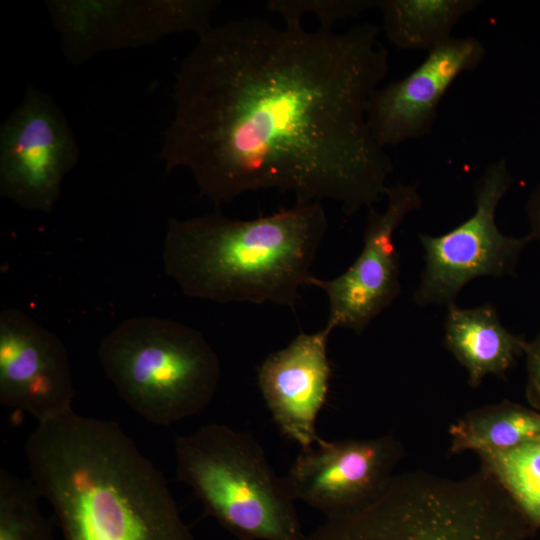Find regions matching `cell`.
I'll return each instance as SVG.
<instances>
[{"label": "cell", "mask_w": 540, "mask_h": 540, "mask_svg": "<svg viewBox=\"0 0 540 540\" xmlns=\"http://www.w3.org/2000/svg\"><path fill=\"white\" fill-rule=\"evenodd\" d=\"M371 23L346 32L261 18L212 26L182 59L159 158L217 206L249 191L329 199L347 216L386 196L394 170L367 124L388 73Z\"/></svg>", "instance_id": "1"}, {"label": "cell", "mask_w": 540, "mask_h": 540, "mask_svg": "<svg viewBox=\"0 0 540 540\" xmlns=\"http://www.w3.org/2000/svg\"><path fill=\"white\" fill-rule=\"evenodd\" d=\"M328 220L321 201L250 220L219 210L168 221L163 245L166 274L184 295L218 303L271 302L294 309Z\"/></svg>", "instance_id": "2"}, {"label": "cell", "mask_w": 540, "mask_h": 540, "mask_svg": "<svg viewBox=\"0 0 540 540\" xmlns=\"http://www.w3.org/2000/svg\"><path fill=\"white\" fill-rule=\"evenodd\" d=\"M530 524L485 468L463 478L394 474L371 501L304 540H528Z\"/></svg>", "instance_id": "3"}, {"label": "cell", "mask_w": 540, "mask_h": 540, "mask_svg": "<svg viewBox=\"0 0 540 540\" xmlns=\"http://www.w3.org/2000/svg\"><path fill=\"white\" fill-rule=\"evenodd\" d=\"M98 357L120 397L154 425L202 411L221 378L218 355L201 332L158 316L121 322L102 338Z\"/></svg>", "instance_id": "4"}, {"label": "cell", "mask_w": 540, "mask_h": 540, "mask_svg": "<svg viewBox=\"0 0 540 540\" xmlns=\"http://www.w3.org/2000/svg\"><path fill=\"white\" fill-rule=\"evenodd\" d=\"M176 473L237 540H304L295 498L257 440L210 423L174 443Z\"/></svg>", "instance_id": "5"}, {"label": "cell", "mask_w": 540, "mask_h": 540, "mask_svg": "<svg viewBox=\"0 0 540 540\" xmlns=\"http://www.w3.org/2000/svg\"><path fill=\"white\" fill-rule=\"evenodd\" d=\"M49 503L63 540H193L164 477L144 467L88 469Z\"/></svg>", "instance_id": "6"}, {"label": "cell", "mask_w": 540, "mask_h": 540, "mask_svg": "<svg viewBox=\"0 0 540 540\" xmlns=\"http://www.w3.org/2000/svg\"><path fill=\"white\" fill-rule=\"evenodd\" d=\"M512 183L505 159L491 163L475 183L474 213L444 234L419 235L424 269L415 304L447 306L475 278L514 275L520 255L534 239L530 233L507 236L496 225V209Z\"/></svg>", "instance_id": "7"}, {"label": "cell", "mask_w": 540, "mask_h": 540, "mask_svg": "<svg viewBox=\"0 0 540 540\" xmlns=\"http://www.w3.org/2000/svg\"><path fill=\"white\" fill-rule=\"evenodd\" d=\"M219 0H46L67 62L80 65L105 51L141 48L168 36L212 27Z\"/></svg>", "instance_id": "8"}, {"label": "cell", "mask_w": 540, "mask_h": 540, "mask_svg": "<svg viewBox=\"0 0 540 540\" xmlns=\"http://www.w3.org/2000/svg\"><path fill=\"white\" fill-rule=\"evenodd\" d=\"M80 148L53 96L28 83L0 126V195L23 209L51 213Z\"/></svg>", "instance_id": "9"}, {"label": "cell", "mask_w": 540, "mask_h": 540, "mask_svg": "<svg viewBox=\"0 0 540 540\" xmlns=\"http://www.w3.org/2000/svg\"><path fill=\"white\" fill-rule=\"evenodd\" d=\"M384 211L368 208L363 247L355 261L339 276L324 280L312 276L307 285L322 290L328 300L326 326L346 328L360 335L400 295V255L394 233L405 217L421 208L422 199L412 184L397 183L386 192Z\"/></svg>", "instance_id": "10"}, {"label": "cell", "mask_w": 540, "mask_h": 540, "mask_svg": "<svg viewBox=\"0 0 540 540\" xmlns=\"http://www.w3.org/2000/svg\"><path fill=\"white\" fill-rule=\"evenodd\" d=\"M401 455L399 442L389 435L323 440L302 449L285 477L296 501L318 510L326 519L333 518L378 495L394 475Z\"/></svg>", "instance_id": "11"}, {"label": "cell", "mask_w": 540, "mask_h": 540, "mask_svg": "<svg viewBox=\"0 0 540 540\" xmlns=\"http://www.w3.org/2000/svg\"><path fill=\"white\" fill-rule=\"evenodd\" d=\"M75 396L66 347L24 312L0 313V401L39 422L73 411Z\"/></svg>", "instance_id": "12"}, {"label": "cell", "mask_w": 540, "mask_h": 540, "mask_svg": "<svg viewBox=\"0 0 540 540\" xmlns=\"http://www.w3.org/2000/svg\"><path fill=\"white\" fill-rule=\"evenodd\" d=\"M486 55L475 37H451L428 51L404 78L379 87L367 106L369 130L382 147L396 146L430 133L439 104L452 83L477 68Z\"/></svg>", "instance_id": "13"}, {"label": "cell", "mask_w": 540, "mask_h": 540, "mask_svg": "<svg viewBox=\"0 0 540 540\" xmlns=\"http://www.w3.org/2000/svg\"><path fill=\"white\" fill-rule=\"evenodd\" d=\"M332 329L300 332L259 366L257 383L280 432L302 449L323 442L317 416L326 402L332 373L327 344Z\"/></svg>", "instance_id": "14"}, {"label": "cell", "mask_w": 540, "mask_h": 540, "mask_svg": "<svg viewBox=\"0 0 540 540\" xmlns=\"http://www.w3.org/2000/svg\"><path fill=\"white\" fill-rule=\"evenodd\" d=\"M444 343L477 387L488 375H501L525 354L528 341L509 331L491 304L462 308L447 305Z\"/></svg>", "instance_id": "15"}, {"label": "cell", "mask_w": 540, "mask_h": 540, "mask_svg": "<svg viewBox=\"0 0 540 540\" xmlns=\"http://www.w3.org/2000/svg\"><path fill=\"white\" fill-rule=\"evenodd\" d=\"M480 0H378L388 40L403 50L427 52L449 40L462 17Z\"/></svg>", "instance_id": "16"}, {"label": "cell", "mask_w": 540, "mask_h": 540, "mask_svg": "<svg viewBox=\"0 0 540 540\" xmlns=\"http://www.w3.org/2000/svg\"><path fill=\"white\" fill-rule=\"evenodd\" d=\"M449 433L453 453L511 449L540 439V412L503 401L469 412Z\"/></svg>", "instance_id": "17"}, {"label": "cell", "mask_w": 540, "mask_h": 540, "mask_svg": "<svg viewBox=\"0 0 540 540\" xmlns=\"http://www.w3.org/2000/svg\"><path fill=\"white\" fill-rule=\"evenodd\" d=\"M478 454L529 524L540 527V439Z\"/></svg>", "instance_id": "18"}, {"label": "cell", "mask_w": 540, "mask_h": 540, "mask_svg": "<svg viewBox=\"0 0 540 540\" xmlns=\"http://www.w3.org/2000/svg\"><path fill=\"white\" fill-rule=\"evenodd\" d=\"M33 483L0 472V540H57Z\"/></svg>", "instance_id": "19"}, {"label": "cell", "mask_w": 540, "mask_h": 540, "mask_svg": "<svg viewBox=\"0 0 540 540\" xmlns=\"http://www.w3.org/2000/svg\"><path fill=\"white\" fill-rule=\"evenodd\" d=\"M377 5L378 0H271L266 7L284 21H301L304 14L311 13L320 21V29L332 30L338 21L357 17Z\"/></svg>", "instance_id": "20"}, {"label": "cell", "mask_w": 540, "mask_h": 540, "mask_svg": "<svg viewBox=\"0 0 540 540\" xmlns=\"http://www.w3.org/2000/svg\"><path fill=\"white\" fill-rule=\"evenodd\" d=\"M525 356L527 367L526 396L530 404L540 410V332L527 343Z\"/></svg>", "instance_id": "21"}, {"label": "cell", "mask_w": 540, "mask_h": 540, "mask_svg": "<svg viewBox=\"0 0 540 540\" xmlns=\"http://www.w3.org/2000/svg\"><path fill=\"white\" fill-rule=\"evenodd\" d=\"M526 212L530 226V234L540 244V183L530 195Z\"/></svg>", "instance_id": "22"}]
</instances>
